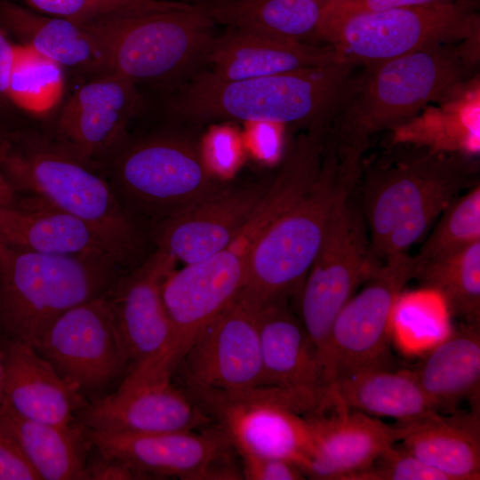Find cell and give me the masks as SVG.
Instances as JSON below:
<instances>
[{"instance_id":"2e32d148","label":"cell","mask_w":480,"mask_h":480,"mask_svg":"<svg viewBox=\"0 0 480 480\" xmlns=\"http://www.w3.org/2000/svg\"><path fill=\"white\" fill-rule=\"evenodd\" d=\"M86 430L95 450L122 460L147 479H238L242 476L230 462L236 449L218 426L198 432L145 435Z\"/></svg>"},{"instance_id":"7c38bea8","label":"cell","mask_w":480,"mask_h":480,"mask_svg":"<svg viewBox=\"0 0 480 480\" xmlns=\"http://www.w3.org/2000/svg\"><path fill=\"white\" fill-rule=\"evenodd\" d=\"M320 401L321 390L263 387L198 405L217 421L239 455L284 459L302 470L312 448L304 414L318 408Z\"/></svg>"},{"instance_id":"3957f363","label":"cell","mask_w":480,"mask_h":480,"mask_svg":"<svg viewBox=\"0 0 480 480\" xmlns=\"http://www.w3.org/2000/svg\"><path fill=\"white\" fill-rule=\"evenodd\" d=\"M354 68L336 61L238 81H221L204 69L164 107L172 117L196 124L237 120L306 129L332 120L352 89Z\"/></svg>"},{"instance_id":"7402d4cb","label":"cell","mask_w":480,"mask_h":480,"mask_svg":"<svg viewBox=\"0 0 480 480\" xmlns=\"http://www.w3.org/2000/svg\"><path fill=\"white\" fill-rule=\"evenodd\" d=\"M0 240L23 251L111 261L127 270L87 222L36 196L16 195L0 205Z\"/></svg>"},{"instance_id":"b9f144b4","label":"cell","mask_w":480,"mask_h":480,"mask_svg":"<svg viewBox=\"0 0 480 480\" xmlns=\"http://www.w3.org/2000/svg\"><path fill=\"white\" fill-rule=\"evenodd\" d=\"M448 0H332L323 20L340 18L362 12L412 7Z\"/></svg>"},{"instance_id":"f35d334b","label":"cell","mask_w":480,"mask_h":480,"mask_svg":"<svg viewBox=\"0 0 480 480\" xmlns=\"http://www.w3.org/2000/svg\"><path fill=\"white\" fill-rule=\"evenodd\" d=\"M14 45L0 28V140L8 132L27 126L10 99L9 85L14 56Z\"/></svg>"},{"instance_id":"7a4b0ae2","label":"cell","mask_w":480,"mask_h":480,"mask_svg":"<svg viewBox=\"0 0 480 480\" xmlns=\"http://www.w3.org/2000/svg\"><path fill=\"white\" fill-rule=\"evenodd\" d=\"M478 172L473 156L402 143L364 162L360 209L375 263L406 252L461 191L479 184Z\"/></svg>"},{"instance_id":"e575fe53","label":"cell","mask_w":480,"mask_h":480,"mask_svg":"<svg viewBox=\"0 0 480 480\" xmlns=\"http://www.w3.org/2000/svg\"><path fill=\"white\" fill-rule=\"evenodd\" d=\"M449 312L442 297L424 288L403 292L392 316V337L405 350L427 351L451 332Z\"/></svg>"},{"instance_id":"d4e9b609","label":"cell","mask_w":480,"mask_h":480,"mask_svg":"<svg viewBox=\"0 0 480 480\" xmlns=\"http://www.w3.org/2000/svg\"><path fill=\"white\" fill-rule=\"evenodd\" d=\"M263 386L316 391L324 385L320 356L301 320L283 298L256 307Z\"/></svg>"},{"instance_id":"f6af8a7d","label":"cell","mask_w":480,"mask_h":480,"mask_svg":"<svg viewBox=\"0 0 480 480\" xmlns=\"http://www.w3.org/2000/svg\"><path fill=\"white\" fill-rule=\"evenodd\" d=\"M2 383H3V353H2V336L0 334V408L3 404Z\"/></svg>"},{"instance_id":"4fadbf2b","label":"cell","mask_w":480,"mask_h":480,"mask_svg":"<svg viewBox=\"0 0 480 480\" xmlns=\"http://www.w3.org/2000/svg\"><path fill=\"white\" fill-rule=\"evenodd\" d=\"M178 368L196 403L263 388L256 307L239 295L196 334Z\"/></svg>"},{"instance_id":"cb8c5ba5","label":"cell","mask_w":480,"mask_h":480,"mask_svg":"<svg viewBox=\"0 0 480 480\" xmlns=\"http://www.w3.org/2000/svg\"><path fill=\"white\" fill-rule=\"evenodd\" d=\"M328 44L299 43L228 28L216 36L207 59L212 76L238 81L336 62Z\"/></svg>"},{"instance_id":"277c9868","label":"cell","mask_w":480,"mask_h":480,"mask_svg":"<svg viewBox=\"0 0 480 480\" xmlns=\"http://www.w3.org/2000/svg\"><path fill=\"white\" fill-rule=\"evenodd\" d=\"M364 156L328 136L310 186L279 212L253 242L241 295L255 307L299 293L329 221L355 191Z\"/></svg>"},{"instance_id":"4dcf8cb0","label":"cell","mask_w":480,"mask_h":480,"mask_svg":"<svg viewBox=\"0 0 480 480\" xmlns=\"http://www.w3.org/2000/svg\"><path fill=\"white\" fill-rule=\"evenodd\" d=\"M437 103L428 105L423 112L393 129L390 143L476 156L480 150L478 77H472L460 92Z\"/></svg>"},{"instance_id":"4316f807","label":"cell","mask_w":480,"mask_h":480,"mask_svg":"<svg viewBox=\"0 0 480 480\" xmlns=\"http://www.w3.org/2000/svg\"><path fill=\"white\" fill-rule=\"evenodd\" d=\"M0 28L64 69L91 77L106 72L100 43L82 23L0 0Z\"/></svg>"},{"instance_id":"d6a6232c","label":"cell","mask_w":480,"mask_h":480,"mask_svg":"<svg viewBox=\"0 0 480 480\" xmlns=\"http://www.w3.org/2000/svg\"><path fill=\"white\" fill-rule=\"evenodd\" d=\"M413 278L437 292L450 315L480 324V241L416 267Z\"/></svg>"},{"instance_id":"ee69618b","label":"cell","mask_w":480,"mask_h":480,"mask_svg":"<svg viewBox=\"0 0 480 480\" xmlns=\"http://www.w3.org/2000/svg\"><path fill=\"white\" fill-rule=\"evenodd\" d=\"M16 197L15 193L0 171V205L11 204Z\"/></svg>"},{"instance_id":"9a60e30c","label":"cell","mask_w":480,"mask_h":480,"mask_svg":"<svg viewBox=\"0 0 480 480\" xmlns=\"http://www.w3.org/2000/svg\"><path fill=\"white\" fill-rule=\"evenodd\" d=\"M175 261L154 249L138 266L120 276L107 292L128 359L123 382L171 379L164 365L172 328L162 286Z\"/></svg>"},{"instance_id":"d590c367","label":"cell","mask_w":480,"mask_h":480,"mask_svg":"<svg viewBox=\"0 0 480 480\" xmlns=\"http://www.w3.org/2000/svg\"><path fill=\"white\" fill-rule=\"evenodd\" d=\"M416 255V267L480 241V184L454 198Z\"/></svg>"},{"instance_id":"8d00e7d4","label":"cell","mask_w":480,"mask_h":480,"mask_svg":"<svg viewBox=\"0 0 480 480\" xmlns=\"http://www.w3.org/2000/svg\"><path fill=\"white\" fill-rule=\"evenodd\" d=\"M40 13L84 23L116 13H138L182 9L190 4L166 0H24Z\"/></svg>"},{"instance_id":"f546056e","label":"cell","mask_w":480,"mask_h":480,"mask_svg":"<svg viewBox=\"0 0 480 480\" xmlns=\"http://www.w3.org/2000/svg\"><path fill=\"white\" fill-rule=\"evenodd\" d=\"M332 0H196L215 24L288 41L316 44Z\"/></svg>"},{"instance_id":"30bf717a","label":"cell","mask_w":480,"mask_h":480,"mask_svg":"<svg viewBox=\"0 0 480 480\" xmlns=\"http://www.w3.org/2000/svg\"><path fill=\"white\" fill-rule=\"evenodd\" d=\"M416 264L406 252L386 257L337 315L324 358V385L371 369H391L392 316Z\"/></svg>"},{"instance_id":"ab89813d","label":"cell","mask_w":480,"mask_h":480,"mask_svg":"<svg viewBox=\"0 0 480 480\" xmlns=\"http://www.w3.org/2000/svg\"><path fill=\"white\" fill-rule=\"evenodd\" d=\"M40 480L0 417V480Z\"/></svg>"},{"instance_id":"7bdbcfd3","label":"cell","mask_w":480,"mask_h":480,"mask_svg":"<svg viewBox=\"0 0 480 480\" xmlns=\"http://www.w3.org/2000/svg\"><path fill=\"white\" fill-rule=\"evenodd\" d=\"M86 479L132 480L147 478L122 460L116 457L105 455L97 451L94 457L90 460L88 458L86 465Z\"/></svg>"},{"instance_id":"bcb514c9","label":"cell","mask_w":480,"mask_h":480,"mask_svg":"<svg viewBox=\"0 0 480 480\" xmlns=\"http://www.w3.org/2000/svg\"><path fill=\"white\" fill-rule=\"evenodd\" d=\"M177 1H180V2H184V3L193 4L196 0H177Z\"/></svg>"},{"instance_id":"5bb4252c","label":"cell","mask_w":480,"mask_h":480,"mask_svg":"<svg viewBox=\"0 0 480 480\" xmlns=\"http://www.w3.org/2000/svg\"><path fill=\"white\" fill-rule=\"evenodd\" d=\"M107 292L60 315L33 347L85 398L101 396L128 370Z\"/></svg>"},{"instance_id":"e0dca14e","label":"cell","mask_w":480,"mask_h":480,"mask_svg":"<svg viewBox=\"0 0 480 480\" xmlns=\"http://www.w3.org/2000/svg\"><path fill=\"white\" fill-rule=\"evenodd\" d=\"M247 258L231 245L215 254L171 271L162 286L172 336L164 358L172 374L196 334L244 290Z\"/></svg>"},{"instance_id":"5b68a950","label":"cell","mask_w":480,"mask_h":480,"mask_svg":"<svg viewBox=\"0 0 480 480\" xmlns=\"http://www.w3.org/2000/svg\"><path fill=\"white\" fill-rule=\"evenodd\" d=\"M475 43L436 44L364 67L331 122L332 135L365 153L372 135L405 124L429 103L443 101L467 84L477 61Z\"/></svg>"},{"instance_id":"44dd1931","label":"cell","mask_w":480,"mask_h":480,"mask_svg":"<svg viewBox=\"0 0 480 480\" xmlns=\"http://www.w3.org/2000/svg\"><path fill=\"white\" fill-rule=\"evenodd\" d=\"M304 416L312 448L302 472L311 479L347 480L370 467L406 432L404 425L389 426L340 405L322 406Z\"/></svg>"},{"instance_id":"ac0fdd59","label":"cell","mask_w":480,"mask_h":480,"mask_svg":"<svg viewBox=\"0 0 480 480\" xmlns=\"http://www.w3.org/2000/svg\"><path fill=\"white\" fill-rule=\"evenodd\" d=\"M145 107L139 86L105 72L75 91L45 130L100 165L126 140L130 123Z\"/></svg>"},{"instance_id":"74e56055","label":"cell","mask_w":480,"mask_h":480,"mask_svg":"<svg viewBox=\"0 0 480 480\" xmlns=\"http://www.w3.org/2000/svg\"><path fill=\"white\" fill-rule=\"evenodd\" d=\"M347 480H448L438 470L421 461L401 445L395 444L367 468Z\"/></svg>"},{"instance_id":"60d3db41","label":"cell","mask_w":480,"mask_h":480,"mask_svg":"<svg viewBox=\"0 0 480 480\" xmlns=\"http://www.w3.org/2000/svg\"><path fill=\"white\" fill-rule=\"evenodd\" d=\"M242 476L248 480H301L300 468L287 460L254 455H240Z\"/></svg>"},{"instance_id":"484cf974","label":"cell","mask_w":480,"mask_h":480,"mask_svg":"<svg viewBox=\"0 0 480 480\" xmlns=\"http://www.w3.org/2000/svg\"><path fill=\"white\" fill-rule=\"evenodd\" d=\"M340 405L413 425L436 417L412 371L371 369L324 385L321 406Z\"/></svg>"},{"instance_id":"603a6c76","label":"cell","mask_w":480,"mask_h":480,"mask_svg":"<svg viewBox=\"0 0 480 480\" xmlns=\"http://www.w3.org/2000/svg\"><path fill=\"white\" fill-rule=\"evenodd\" d=\"M3 404L28 420L56 425L77 420L87 400L30 345L2 336Z\"/></svg>"},{"instance_id":"83f0119b","label":"cell","mask_w":480,"mask_h":480,"mask_svg":"<svg viewBox=\"0 0 480 480\" xmlns=\"http://www.w3.org/2000/svg\"><path fill=\"white\" fill-rule=\"evenodd\" d=\"M412 372L436 412L451 414L465 400L480 408V324L463 322L428 349Z\"/></svg>"},{"instance_id":"1f68e13d","label":"cell","mask_w":480,"mask_h":480,"mask_svg":"<svg viewBox=\"0 0 480 480\" xmlns=\"http://www.w3.org/2000/svg\"><path fill=\"white\" fill-rule=\"evenodd\" d=\"M0 417L40 480H84L89 450L87 430L78 420L56 425L28 420L2 404Z\"/></svg>"},{"instance_id":"d6986e66","label":"cell","mask_w":480,"mask_h":480,"mask_svg":"<svg viewBox=\"0 0 480 480\" xmlns=\"http://www.w3.org/2000/svg\"><path fill=\"white\" fill-rule=\"evenodd\" d=\"M268 186L224 183L212 193L152 226L148 237L185 264L228 247L261 204Z\"/></svg>"},{"instance_id":"836d02e7","label":"cell","mask_w":480,"mask_h":480,"mask_svg":"<svg viewBox=\"0 0 480 480\" xmlns=\"http://www.w3.org/2000/svg\"><path fill=\"white\" fill-rule=\"evenodd\" d=\"M65 69L33 49L15 44L10 99L22 116L45 121L55 117L65 92Z\"/></svg>"},{"instance_id":"8fae6325","label":"cell","mask_w":480,"mask_h":480,"mask_svg":"<svg viewBox=\"0 0 480 480\" xmlns=\"http://www.w3.org/2000/svg\"><path fill=\"white\" fill-rule=\"evenodd\" d=\"M351 197L332 216L299 292L300 320L322 365L337 315L380 264L372 257L364 218Z\"/></svg>"},{"instance_id":"8992f818","label":"cell","mask_w":480,"mask_h":480,"mask_svg":"<svg viewBox=\"0 0 480 480\" xmlns=\"http://www.w3.org/2000/svg\"><path fill=\"white\" fill-rule=\"evenodd\" d=\"M82 24L98 37L106 72L137 86L174 91L204 70L216 36V24L195 4L110 14Z\"/></svg>"},{"instance_id":"f1b7e54d","label":"cell","mask_w":480,"mask_h":480,"mask_svg":"<svg viewBox=\"0 0 480 480\" xmlns=\"http://www.w3.org/2000/svg\"><path fill=\"white\" fill-rule=\"evenodd\" d=\"M404 426L401 446L448 480L480 478V408Z\"/></svg>"},{"instance_id":"ffe728a7","label":"cell","mask_w":480,"mask_h":480,"mask_svg":"<svg viewBox=\"0 0 480 480\" xmlns=\"http://www.w3.org/2000/svg\"><path fill=\"white\" fill-rule=\"evenodd\" d=\"M77 420L92 431L127 435L192 431L212 422L171 379L120 384L116 392L87 401Z\"/></svg>"},{"instance_id":"52a82bcc","label":"cell","mask_w":480,"mask_h":480,"mask_svg":"<svg viewBox=\"0 0 480 480\" xmlns=\"http://www.w3.org/2000/svg\"><path fill=\"white\" fill-rule=\"evenodd\" d=\"M100 168L127 213L146 231L221 187L197 144L160 129L132 136Z\"/></svg>"},{"instance_id":"ba28073f","label":"cell","mask_w":480,"mask_h":480,"mask_svg":"<svg viewBox=\"0 0 480 480\" xmlns=\"http://www.w3.org/2000/svg\"><path fill=\"white\" fill-rule=\"evenodd\" d=\"M124 272L115 262L23 251L0 240L1 336L35 347L60 315L106 293Z\"/></svg>"},{"instance_id":"6da1fadb","label":"cell","mask_w":480,"mask_h":480,"mask_svg":"<svg viewBox=\"0 0 480 480\" xmlns=\"http://www.w3.org/2000/svg\"><path fill=\"white\" fill-rule=\"evenodd\" d=\"M0 171L15 195L40 196L87 222L127 270L153 251L100 165L47 130L27 125L6 133L0 140Z\"/></svg>"},{"instance_id":"9c48e42d","label":"cell","mask_w":480,"mask_h":480,"mask_svg":"<svg viewBox=\"0 0 480 480\" xmlns=\"http://www.w3.org/2000/svg\"><path fill=\"white\" fill-rule=\"evenodd\" d=\"M472 0L440 3L323 20L317 39L337 62L369 67L442 44L479 36Z\"/></svg>"}]
</instances>
